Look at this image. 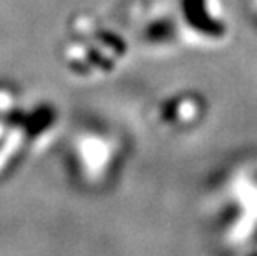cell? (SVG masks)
Returning a JSON list of instances; mask_svg holds the SVG:
<instances>
[{
    "label": "cell",
    "instance_id": "1",
    "mask_svg": "<svg viewBox=\"0 0 257 256\" xmlns=\"http://www.w3.org/2000/svg\"><path fill=\"white\" fill-rule=\"evenodd\" d=\"M47 110L29 108L12 87L0 83V177L22 160L25 151L34 150L47 122Z\"/></svg>",
    "mask_w": 257,
    "mask_h": 256
}]
</instances>
